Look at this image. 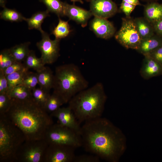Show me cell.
Masks as SVG:
<instances>
[{"instance_id":"cell-1","label":"cell","mask_w":162,"mask_h":162,"mask_svg":"<svg viewBox=\"0 0 162 162\" xmlns=\"http://www.w3.org/2000/svg\"><path fill=\"white\" fill-rule=\"evenodd\" d=\"M80 136L86 151L109 162L118 161L126 148V139L122 131L105 118L85 122Z\"/></svg>"},{"instance_id":"cell-2","label":"cell","mask_w":162,"mask_h":162,"mask_svg":"<svg viewBox=\"0 0 162 162\" xmlns=\"http://www.w3.org/2000/svg\"><path fill=\"white\" fill-rule=\"evenodd\" d=\"M12 100L5 114L24 134L26 140L44 139L48 128L53 124L52 117L33 99Z\"/></svg>"},{"instance_id":"cell-3","label":"cell","mask_w":162,"mask_h":162,"mask_svg":"<svg viewBox=\"0 0 162 162\" xmlns=\"http://www.w3.org/2000/svg\"><path fill=\"white\" fill-rule=\"evenodd\" d=\"M106 99L102 83L98 82L74 96L68 106L80 124L101 117Z\"/></svg>"},{"instance_id":"cell-4","label":"cell","mask_w":162,"mask_h":162,"mask_svg":"<svg viewBox=\"0 0 162 162\" xmlns=\"http://www.w3.org/2000/svg\"><path fill=\"white\" fill-rule=\"evenodd\" d=\"M88 85V81L76 64H67L56 68L53 93L59 96L65 104L78 93L87 88Z\"/></svg>"},{"instance_id":"cell-5","label":"cell","mask_w":162,"mask_h":162,"mask_svg":"<svg viewBox=\"0 0 162 162\" xmlns=\"http://www.w3.org/2000/svg\"><path fill=\"white\" fill-rule=\"evenodd\" d=\"M26 140L23 133L6 114H0V162H15L17 152Z\"/></svg>"},{"instance_id":"cell-6","label":"cell","mask_w":162,"mask_h":162,"mask_svg":"<svg viewBox=\"0 0 162 162\" xmlns=\"http://www.w3.org/2000/svg\"><path fill=\"white\" fill-rule=\"evenodd\" d=\"M44 139L49 145H66L75 148L82 146V140L80 134L58 123L53 124L48 128Z\"/></svg>"},{"instance_id":"cell-7","label":"cell","mask_w":162,"mask_h":162,"mask_svg":"<svg viewBox=\"0 0 162 162\" xmlns=\"http://www.w3.org/2000/svg\"><path fill=\"white\" fill-rule=\"evenodd\" d=\"M48 145L44 139L26 140L17 152L15 162H43Z\"/></svg>"},{"instance_id":"cell-8","label":"cell","mask_w":162,"mask_h":162,"mask_svg":"<svg viewBox=\"0 0 162 162\" xmlns=\"http://www.w3.org/2000/svg\"><path fill=\"white\" fill-rule=\"evenodd\" d=\"M115 36L117 41L125 48L136 50L138 49L142 40L134 19L130 17L122 18L121 27Z\"/></svg>"},{"instance_id":"cell-9","label":"cell","mask_w":162,"mask_h":162,"mask_svg":"<svg viewBox=\"0 0 162 162\" xmlns=\"http://www.w3.org/2000/svg\"><path fill=\"white\" fill-rule=\"evenodd\" d=\"M42 39L36 44L41 53V58L45 65L55 62L59 56L60 39L51 40L49 34L44 31Z\"/></svg>"},{"instance_id":"cell-10","label":"cell","mask_w":162,"mask_h":162,"mask_svg":"<svg viewBox=\"0 0 162 162\" xmlns=\"http://www.w3.org/2000/svg\"><path fill=\"white\" fill-rule=\"evenodd\" d=\"M75 149L66 145H49L45 152L43 162H74L76 156Z\"/></svg>"},{"instance_id":"cell-11","label":"cell","mask_w":162,"mask_h":162,"mask_svg":"<svg viewBox=\"0 0 162 162\" xmlns=\"http://www.w3.org/2000/svg\"><path fill=\"white\" fill-rule=\"evenodd\" d=\"M50 116L56 118L60 125L70 128L80 135L81 127L80 123L69 106L61 107L51 113Z\"/></svg>"},{"instance_id":"cell-12","label":"cell","mask_w":162,"mask_h":162,"mask_svg":"<svg viewBox=\"0 0 162 162\" xmlns=\"http://www.w3.org/2000/svg\"><path fill=\"white\" fill-rule=\"evenodd\" d=\"M90 2V11L94 17L107 19L118 10L116 4L112 0H92Z\"/></svg>"},{"instance_id":"cell-13","label":"cell","mask_w":162,"mask_h":162,"mask_svg":"<svg viewBox=\"0 0 162 162\" xmlns=\"http://www.w3.org/2000/svg\"><path fill=\"white\" fill-rule=\"evenodd\" d=\"M90 28L97 37L105 39L112 37L116 32L113 25L107 19L96 17L90 22Z\"/></svg>"},{"instance_id":"cell-14","label":"cell","mask_w":162,"mask_h":162,"mask_svg":"<svg viewBox=\"0 0 162 162\" xmlns=\"http://www.w3.org/2000/svg\"><path fill=\"white\" fill-rule=\"evenodd\" d=\"M64 16L81 25L83 27L86 26L88 20L93 15L90 11L66 2H64Z\"/></svg>"},{"instance_id":"cell-15","label":"cell","mask_w":162,"mask_h":162,"mask_svg":"<svg viewBox=\"0 0 162 162\" xmlns=\"http://www.w3.org/2000/svg\"><path fill=\"white\" fill-rule=\"evenodd\" d=\"M144 56L140 70L141 76L144 79L148 80L161 75L162 65L148 56Z\"/></svg>"},{"instance_id":"cell-16","label":"cell","mask_w":162,"mask_h":162,"mask_svg":"<svg viewBox=\"0 0 162 162\" xmlns=\"http://www.w3.org/2000/svg\"><path fill=\"white\" fill-rule=\"evenodd\" d=\"M161 46L162 36L155 33L149 38L142 40L138 49L136 50L144 56H145Z\"/></svg>"},{"instance_id":"cell-17","label":"cell","mask_w":162,"mask_h":162,"mask_svg":"<svg viewBox=\"0 0 162 162\" xmlns=\"http://www.w3.org/2000/svg\"><path fill=\"white\" fill-rule=\"evenodd\" d=\"M145 17L152 24L162 19V4L148 3L144 7Z\"/></svg>"},{"instance_id":"cell-18","label":"cell","mask_w":162,"mask_h":162,"mask_svg":"<svg viewBox=\"0 0 162 162\" xmlns=\"http://www.w3.org/2000/svg\"><path fill=\"white\" fill-rule=\"evenodd\" d=\"M134 21L142 40L149 38L155 34L152 24L145 17L136 18Z\"/></svg>"},{"instance_id":"cell-19","label":"cell","mask_w":162,"mask_h":162,"mask_svg":"<svg viewBox=\"0 0 162 162\" xmlns=\"http://www.w3.org/2000/svg\"><path fill=\"white\" fill-rule=\"evenodd\" d=\"M37 73L40 88L50 92L53 88L54 84V74L52 71L49 68L46 67L43 70Z\"/></svg>"},{"instance_id":"cell-20","label":"cell","mask_w":162,"mask_h":162,"mask_svg":"<svg viewBox=\"0 0 162 162\" xmlns=\"http://www.w3.org/2000/svg\"><path fill=\"white\" fill-rule=\"evenodd\" d=\"M49 11L46 10L43 11H38L33 14L29 18H25V21L28 24L29 29H35L39 30L42 33L44 31L41 28V25L44 20L49 16Z\"/></svg>"},{"instance_id":"cell-21","label":"cell","mask_w":162,"mask_h":162,"mask_svg":"<svg viewBox=\"0 0 162 162\" xmlns=\"http://www.w3.org/2000/svg\"><path fill=\"white\" fill-rule=\"evenodd\" d=\"M7 94L13 99L25 100L32 99V91L22 84L14 87Z\"/></svg>"},{"instance_id":"cell-22","label":"cell","mask_w":162,"mask_h":162,"mask_svg":"<svg viewBox=\"0 0 162 162\" xmlns=\"http://www.w3.org/2000/svg\"><path fill=\"white\" fill-rule=\"evenodd\" d=\"M30 44L29 42H25L16 45L9 49L15 61L22 62L24 61L30 50L29 48Z\"/></svg>"},{"instance_id":"cell-23","label":"cell","mask_w":162,"mask_h":162,"mask_svg":"<svg viewBox=\"0 0 162 162\" xmlns=\"http://www.w3.org/2000/svg\"><path fill=\"white\" fill-rule=\"evenodd\" d=\"M23 62L24 65L27 69H33L37 72L41 71L46 67L41 58H38L34 52L32 50H30Z\"/></svg>"},{"instance_id":"cell-24","label":"cell","mask_w":162,"mask_h":162,"mask_svg":"<svg viewBox=\"0 0 162 162\" xmlns=\"http://www.w3.org/2000/svg\"><path fill=\"white\" fill-rule=\"evenodd\" d=\"M70 32L68 22L62 20L59 16L58 23L52 32L55 39L60 40L64 38L67 36Z\"/></svg>"},{"instance_id":"cell-25","label":"cell","mask_w":162,"mask_h":162,"mask_svg":"<svg viewBox=\"0 0 162 162\" xmlns=\"http://www.w3.org/2000/svg\"><path fill=\"white\" fill-rule=\"evenodd\" d=\"M46 6L49 11L59 16H64V2L60 0H40Z\"/></svg>"},{"instance_id":"cell-26","label":"cell","mask_w":162,"mask_h":162,"mask_svg":"<svg viewBox=\"0 0 162 162\" xmlns=\"http://www.w3.org/2000/svg\"><path fill=\"white\" fill-rule=\"evenodd\" d=\"M64 104V102L59 96L53 93L49 97L44 109L48 113L51 114L58 110Z\"/></svg>"},{"instance_id":"cell-27","label":"cell","mask_w":162,"mask_h":162,"mask_svg":"<svg viewBox=\"0 0 162 162\" xmlns=\"http://www.w3.org/2000/svg\"><path fill=\"white\" fill-rule=\"evenodd\" d=\"M0 18L11 22H19L24 20L25 17L17 10L6 7L0 12Z\"/></svg>"},{"instance_id":"cell-28","label":"cell","mask_w":162,"mask_h":162,"mask_svg":"<svg viewBox=\"0 0 162 162\" xmlns=\"http://www.w3.org/2000/svg\"><path fill=\"white\" fill-rule=\"evenodd\" d=\"M50 95L49 92L40 88H35L32 91V96L33 100L44 109Z\"/></svg>"},{"instance_id":"cell-29","label":"cell","mask_w":162,"mask_h":162,"mask_svg":"<svg viewBox=\"0 0 162 162\" xmlns=\"http://www.w3.org/2000/svg\"><path fill=\"white\" fill-rule=\"evenodd\" d=\"M28 71L15 72L6 76L8 84V92L16 86L21 84L24 75Z\"/></svg>"},{"instance_id":"cell-30","label":"cell","mask_w":162,"mask_h":162,"mask_svg":"<svg viewBox=\"0 0 162 162\" xmlns=\"http://www.w3.org/2000/svg\"><path fill=\"white\" fill-rule=\"evenodd\" d=\"M21 84L32 91L36 88L38 84L37 73L27 71L24 75Z\"/></svg>"},{"instance_id":"cell-31","label":"cell","mask_w":162,"mask_h":162,"mask_svg":"<svg viewBox=\"0 0 162 162\" xmlns=\"http://www.w3.org/2000/svg\"><path fill=\"white\" fill-rule=\"evenodd\" d=\"M15 61L9 49L2 50L0 52V70L3 71Z\"/></svg>"},{"instance_id":"cell-32","label":"cell","mask_w":162,"mask_h":162,"mask_svg":"<svg viewBox=\"0 0 162 162\" xmlns=\"http://www.w3.org/2000/svg\"><path fill=\"white\" fill-rule=\"evenodd\" d=\"M140 5L139 0H122L120 9L126 17H129L136 7Z\"/></svg>"},{"instance_id":"cell-33","label":"cell","mask_w":162,"mask_h":162,"mask_svg":"<svg viewBox=\"0 0 162 162\" xmlns=\"http://www.w3.org/2000/svg\"><path fill=\"white\" fill-rule=\"evenodd\" d=\"M12 100L7 93L0 94V114H6L12 104Z\"/></svg>"},{"instance_id":"cell-34","label":"cell","mask_w":162,"mask_h":162,"mask_svg":"<svg viewBox=\"0 0 162 162\" xmlns=\"http://www.w3.org/2000/svg\"><path fill=\"white\" fill-rule=\"evenodd\" d=\"M28 70L22 62L15 61L5 69L3 72L4 74L6 76L15 72L27 71Z\"/></svg>"},{"instance_id":"cell-35","label":"cell","mask_w":162,"mask_h":162,"mask_svg":"<svg viewBox=\"0 0 162 162\" xmlns=\"http://www.w3.org/2000/svg\"><path fill=\"white\" fill-rule=\"evenodd\" d=\"M100 158L97 156L82 154L75 156L74 162H99Z\"/></svg>"},{"instance_id":"cell-36","label":"cell","mask_w":162,"mask_h":162,"mask_svg":"<svg viewBox=\"0 0 162 162\" xmlns=\"http://www.w3.org/2000/svg\"><path fill=\"white\" fill-rule=\"evenodd\" d=\"M8 84L6 76L3 71L0 70V94L7 93Z\"/></svg>"},{"instance_id":"cell-37","label":"cell","mask_w":162,"mask_h":162,"mask_svg":"<svg viewBox=\"0 0 162 162\" xmlns=\"http://www.w3.org/2000/svg\"><path fill=\"white\" fill-rule=\"evenodd\" d=\"M146 56H150L162 65V46L156 49Z\"/></svg>"},{"instance_id":"cell-38","label":"cell","mask_w":162,"mask_h":162,"mask_svg":"<svg viewBox=\"0 0 162 162\" xmlns=\"http://www.w3.org/2000/svg\"><path fill=\"white\" fill-rule=\"evenodd\" d=\"M152 24L155 33L162 36V19Z\"/></svg>"},{"instance_id":"cell-39","label":"cell","mask_w":162,"mask_h":162,"mask_svg":"<svg viewBox=\"0 0 162 162\" xmlns=\"http://www.w3.org/2000/svg\"><path fill=\"white\" fill-rule=\"evenodd\" d=\"M6 0H0V5L3 8L5 7Z\"/></svg>"},{"instance_id":"cell-40","label":"cell","mask_w":162,"mask_h":162,"mask_svg":"<svg viewBox=\"0 0 162 162\" xmlns=\"http://www.w3.org/2000/svg\"><path fill=\"white\" fill-rule=\"evenodd\" d=\"M71 2H73V3L75 2H79L81 4H83V2L82 0H70Z\"/></svg>"},{"instance_id":"cell-41","label":"cell","mask_w":162,"mask_h":162,"mask_svg":"<svg viewBox=\"0 0 162 162\" xmlns=\"http://www.w3.org/2000/svg\"><path fill=\"white\" fill-rule=\"evenodd\" d=\"M142 1L147 2L148 3L153 2H156V1L157 0H141Z\"/></svg>"},{"instance_id":"cell-42","label":"cell","mask_w":162,"mask_h":162,"mask_svg":"<svg viewBox=\"0 0 162 162\" xmlns=\"http://www.w3.org/2000/svg\"><path fill=\"white\" fill-rule=\"evenodd\" d=\"M89 2H90L92 0H85Z\"/></svg>"}]
</instances>
